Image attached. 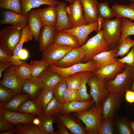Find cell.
<instances>
[{
  "label": "cell",
  "instance_id": "9f6ffc18",
  "mask_svg": "<svg viewBox=\"0 0 134 134\" xmlns=\"http://www.w3.org/2000/svg\"><path fill=\"white\" fill-rule=\"evenodd\" d=\"M13 64L12 62L0 63V78L2 76L3 72L6 69Z\"/></svg>",
  "mask_w": 134,
  "mask_h": 134
},
{
  "label": "cell",
  "instance_id": "f1b7e54d",
  "mask_svg": "<svg viewBox=\"0 0 134 134\" xmlns=\"http://www.w3.org/2000/svg\"><path fill=\"white\" fill-rule=\"evenodd\" d=\"M53 89L44 88L33 100L42 113L46 107L54 97Z\"/></svg>",
  "mask_w": 134,
  "mask_h": 134
},
{
  "label": "cell",
  "instance_id": "db71d44e",
  "mask_svg": "<svg viewBox=\"0 0 134 134\" xmlns=\"http://www.w3.org/2000/svg\"><path fill=\"white\" fill-rule=\"evenodd\" d=\"M54 122L57 124L58 130L57 134H69L68 129L66 126L61 122L58 121Z\"/></svg>",
  "mask_w": 134,
  "mask_h": 134
},
{
  "label": "cell",
  "instance_id": "ffe728a7",
  "mask_svg": "<svg viewBox=\"0 0 134 134\" xmlns=\"http://www.w3.org/2000/svg\"><path fill=\"white\" fill-rule=\"evenodd\" d=\"M28 25L35 41H38L41 31L44 25L37 10L32 9L28 13Z\"/></svg>",
  "mask_w": 134,
  "mask_h": 134
},
{
  "label": "cell",
  "instance_id": "91938a15",
  "mask_svg": "<svg viewBox=\"0 0 134 134\" xmlns=\"http://www.w3.org/2000/svg\"><path fill=\"white\" fill-rule=\"evenodd\" d=\"M40 121L39 118L37 116L33 120V124L38 126L40 123Z\"/></svg>",
  "mask_w": 134,
  "mask_h": 134
},
{
  "label": "cell",
  "instance_id": "f6af8a7d",
  "mask_svg": "<svg viewBox=\"0 0 134 134\" xmlns=\"http://www.w3.org/2000/svg\"><path fill=\"white\" fill-rule=\"evenodd\" d=\"M67 88L66 78H63L58 83L53 89L54 97L62 104L64 103L63 96Z\"/></svg>",
  "mask_w": 134,
  "mask_h": 134
},
{
  "label": "cell",
  "instance_id": "d4e9b609",
  "mask_svg": "<svg viewBox=\"0 0 134 134\" xmlns=\"http://www.w3.org/2000/svg\"><path fill=\"white\" fill-rule=\"evenodd\" d=\"M33 37L28 25L22 29L21 39L12 57L11 62L13 63V64L17 65L24 62L21 60L19 59V52L23 48L24 43H27L32 40Z\"/></svg>",
  "mask_w": 134,
  "mask_h": 134
},
{
  "label": "cell",
  "instance_id": "5b68a950",
  "mask_svg": "<svg viewBox=\"0 0 134 134\" xmlns=\"http://www.w3.org/2000/svg\"><path fill=\"white\" fill-rule=\"evenodd\" d=\"M22 29L7 26L0 32V48L13 55L21 38Z\"/></svg>",
  "mask_w": 134,
  "mask_h": 134
},
{
  "label": "cell",
  "instance_id": "be15d7a7",
  "mask_svg": "<svg viewBox=\"0 0 134 134\" xmlns=\"http://www.w3.org/2000/svg\"><path fill=\"white\" fill-rule=\"evenodd\" d=\"M67 1L70 4H72L75 0H64Z\"/></svg>",
  "mask_w": 134,
  "mask_h": 134
},
{
  "label": "cell",
  "instance_id": "f546056e",
  "mask_svg": "<svg viewBox=\"0 0 134 134\" xmlns=\"http://www.w3.org/2000/svg\"><path fill=\"white\" fill-rule=\"evenodd\" d=\"M118 50V48L117 46L96 55L92 60L102 67L117 60L116 55Z\"/></svg>",
  "mask_w": 134,
  "mask_h": 134
},
{
  "label": "cell",
  "instance_id": "2e32d148",
  "mask_svg": "<svg viewBox=\"0 0 134 134\" xmlns=\"http://www.w3.org/2000/svg\"><path fill=\"white\" fill-rule=\"evenodd\" d=\"M126 64L117 60L101 67L94 72L106 80L113 79L125 67Z\"/></svg>",
  "mask_w": 134,
  "mask_h": 134
},
{
  "label": "cell",
  "instance_id": "ab89813d",
  "mask_svg": "<svg viewBox=\"0 0 134 134\" xmlns=\"http://www.w3.org/2000/svg\"><path fill=\"white\" fill-rule=\"evenodd\" d=\"M122 26L121 37L119 42L127 36L134 35V22L127 18H123Z\"/></svg>",
  "mask_w": 134,
  "mask_h": 134
},
{
  "label": "cell",
  "instance_id": "7a4b0ae2",
  "mask_svg": "<svg viewBox=\"0 0 134 134\" xmlns=\"http://www.w3.org/2000/svg\"><path fill=\"white\" fill-rule=\"evenodd\" d=\"M134 80V68L126 64L124 68L111 80H106L109 93L123 94L130 90Z\"/></svg>",
  "mask_w": 134,
  "mask_h": 134
},
{
  "label": "cell",
  "instance_id": "816d5d0a",
  "mask_svg": "<svg viewBox=\"0 0 134 134\" xmlns=\"http://www.w3.org/2000/svg\"><path fill=\"white\" fill-rule=\"evenodd\" d=\"M117 60L134 68V45L126 55L121 58L117 59Z\"/></svg>",
  "mask_w": 134,
  "mask_h": 134
},
{
  "label": "cell",
  "instance_id": "8d00e7d4",
  "mask_svg": "<svg viewBox=\"0 0 134 134\" xmlns=\"http://www.w3.org/2000/svg\"><path fill=\"white\" fill-rule=\"evenodd\" d=\"M0 7L5 10L22 13L21 0H0Z\"/></svg>",
  "mask_w": 134,
  "mask_h": 134
},
{
  "label": "cell",
  "instance_id": "94428289",
  "mask_svg": "<svg viewBox=\"0 0 134 134\" xmlns=\"http://www.w3.org/2000/svg\"><path fill=\"white\" fill-rule=\"evenodd\" d=\"M129 124L134 134V121L129 122Z\"/></svg>",
  "mask_w": 134,
  "mask_h": 134
},
{
  "label": "cell",
  "instance_id": "836d02e7",
  "mask_svg": "<svg viewBox=\"0 0 134 134\" xmlns=\"http://www.w3.org/2000/svg\"><path fill=\"white\" fill-rule=\"evenodd\" d=\"M30 65L31 74L34 78L37 77L42 72L48 69L50 65L43 58L39 61L31 60Z\"/></svg>",
  "mask_w": 134,
  "mask_h": 134
},
{
  "label": "cell",
  "instance_id": "9c48e42d",
  "mask_svg": "<svg viewBox=\"0 0 134 134\" xmlns=\"http://www.w3.org/2000/svg\"><path fill=\"white\" fill-rule=\"evenodd\" d=\"M53 117L54 121H59L64 124L71 134H87L81 120L71 113L63 114L58 113Z\"/></svg>",
  "mask_w": 134,
  "mask_h": 134
},
{
  "label": "cell",
  "instance_id": "7402d4cb",
  "mask_svg": "<svg viewBox=\"0 0 134 134\" xmlns=\"http://www.w3.org/2000/svg\"><path fill=\"white\" fill-rule=\"evenodd\" d=\"M37 77L44 88L51 89H54L63 78L58 73L48 68L42 72Z\"/></svg>",
  "mask_w": 134,
  "mask_h": 134
},
{
  "label": "cell",
  "instance_id": "e7e4bbea",
  "mask_svg": "<svg viewBox=\"0 0 134 134\" xmlns=\"http://www.w3.org/2000/svg\"><path fill=\"white\" fill-rule=\"evenodd\" d=\"M132 2H134V0H130Z\"/></svg>",
  "mask_w": 134,
  "mask_h": 134
},
{
  "label": "cell",
  "instance_id": "30bf717a",
  "mask_svg": "<svg viewBox=\"0 0 134 134\" xmlns=\"http://www.w3.org/2000/svg\"><path fill=\"white\" fill-rule=\"evenodd\" d=\"M70 46L54 43L42 52L43 58L50 64L60 60L72 49Z\"/></svg>",
  "mask_w": 134,
  "mask_h": 134
},
{
  "label": "cell",
  "instance_id": "9a60e30c",
  "mask_svg": "<svg viewBox=\"0 0 134 134\" xmlns=\"http://www.w3.org/2000/svg\"><path fill=\"white\" fill-rule=\"evenodd\" d=\"M85 55V51L81 47L73 48L63 58L54 64L60 67H68L81 63Z\"/></svg>",
  "mask_w": 134,
  "mask_h": 134
},
{
  "label": "cell",
  "instance_id": "52a82bcc",
  "mask_svg": "<svg viewBox=\"0 0 134 134\" xmlns=\"http://www.w3.org/2000/svg\"><path fill=\"white\" fill-rule=\"evenodd\" d=\"M101 67L100 65L91 60L87 62L81 63L65 68L59 67L54 64H51L48 69L58 73L63 78H66L75 73L82 71H89L94 72Z\"/></svg>",
  "mask_w": 134,
  "mask_h": 134
},
{
  "label": "cell",
  "instance_id": "6f0895ef",
  "mask_svg": "<svg viewBox=\"0 0 134 134\" xmlns=\"http://www.w3.org/2000/svg\"><path fill=\"white\" fill-rule=\"evenodd\" d=\"M29 56V54L27 50L22 48L19 52V57L21 60H25L28 58Z\"/></svg>",
  "mask_w": 134,
  "mask_h": 134
},
{
  "label": "cell",
  "instance_id": "681fc988",
  "mask_svg": "<svg viewBox=\"0 0 134 134\" xmlns=\"http://www.w3.org/2000/svg\"><path fill=\"white\" fill-rule=\"evenodd\" d=\"M14 96L11 90L0 85V102L6 103L12 99Z\"/></svg>",
  "mask_w": 134,
  "mask_h": 134
},
{
  "label": "cell",
  "instance_id": "c3c4849f",
  "mask_svg": "<svg viewBox=\"0 0 134 134\" xmlns=\"http://www.w3.org/2000/svg\"><path fill=\"white\" fill-rule=\"evenodd\" d=\"M111 119H112L108 118L103 119L98 134H114V129Z\"/></svg>",
  "mask_w": 134,
  "mask_h": 134
},
{
  "label": "cell",
  "instance_id": "4316f807",
  "mask_svg": "<svg viewBox=\"0 0 134 134\" xmlns=\"http://www.w3.org/2000/svg\"><path fill=\"white\" fill-rule=\"evenodd\" d=\"M43 88L42 83L37 77L26 80L23 85L22 89L33 100Z\"/></svg>",
  "mask_w": 134,
  "mask_h": 134
},
{
  "label": "cell",
  "instance_id": "60d3db41",
  "mask_svg": "<svg viewBox=\"0 0 134 134\" xmlns=\"http://www.w3.org/2000/svg\"><path fill=\"white\" fill-rule=\"evenodd\" d=\"M98 18L102 20H107L113 18L114 15L112 9L109 6L107 2H98L97 5Z\"/></svg>",
  "mask_w": 134,
  "mask_h": 134
},
{
  "label": "cell",
  "instance_id": "83f0119b",
  "mask_svg": "<svg viewBox=\"0 0 134 134\" xmlns=\"http://www.w3.org/2000/svg\"><path fill=\"white\" fill-rule=\"evenodd\" d=\"M54 43L75 48L80 47L77 38L73 34L60 31L57 33Z\"/></svg>",
  "mask_w": 134,
  "mask_h": 134
},
{
  "label": "cell",
  "instance_id": "8992f818",
  "mask_svg": "<svg viewBox=\"0 0 134 134\" xmlns=\"http://www.w3.org/2000/svg\"><path fill=\"white\" fill-rule=\"evenodd\" d=\"M106 80L94 72L88 80L87 84L90 87V94L97 106L101 104L109 93Z\"/></svg>",
  "mask_w": 134,
  "mask_h": 134
},
{
  "label": "cell",
  "instance_id": "d6a6232c",
  "mask_svg": "<svg viewBox=\"0 0 134 134\" xmlns=\"http://www.w3.org/2000/svg\"><path fill=\"white\" fill-rule=\"evenodd\" d=\"M30 98L28 94L15 96L5 103L3 107L5 110L16 112L20 106Z\"/></svg>",
  "mask_w": 134,
  "mask_h": 134
},
{
  "label": "cell",
  "instance_id": "1f68e13d",
  "mask_svg": "<svg viewBox=\"0 0 134 134\" xmlns=\"http://www.w3.org/2000/svg\"><path fill=\"white\" fill-rule=\"evenodd\" d=\"M40 122L38 126L42 134H57L53 126V117L50 116L43 114L37 116Z\"/></svg>",
  "mask_w": 134,
  "mask_h": 134
},
{
  "label": "cell",
  "instance_id": "603a6c76",
  "mask_svg": "<svg viewBox=\"0 0 134 134\" xmlns=\"http://www.w3.org/2000/svg\"><path fill=\"white\" fill-rule=\"evenodd\" d=\"M3 114L8 121L16 125L20 124H33L36 116L34 115L26 114L3 109Z\"/></svg>",
  "mask_w": 134,
  "mask_h": 134
},
{
  "label": "cell",
  "instance_id": "f907efd6",
  "mask_svg": "<svg viewBox=\"0 0 134 134\" xmlns=\"http://www.w3.org/2000/svg\"><path fill=\"white\" fill-rule=\"evenodd\" d=\"M118 128L119 134H133V132L130 127L129 122L119 121L118 122Z\"/></svg>",
  "mask_w": 134,
  "mask_h": 134
},
{
  "label": "cell",
  "instance_id": "6125c7cd",
  "mask_svg": "<svg viewBox=\"0 0 134 134\" xmlns=\"http://www.w3.org/2000/svg\"><path fill=\"white\" fill-rule=\"evenodd\" d=\"M130 90L134 92V80L132 83Z\"/></svg>",
  "mask_w": 134,
  "mask_h": 134
},
{
  "label": "cell",
  "instance_id": "5bb4252c",
  "mask_svg": "<svg viewBox=\"0 0 134 134\" xmlns=\"http://www.w3.org/2000/svg\"><path fill=\"white\" fill-rule=\"evenodd\" d=\"M123 94L109 93L102 103L103 119H112L120 103Z\"/></svg>",
  "mask_w": 134,
  "mask_h": 134
},
{
  "label": "cell",
  "instance_id": "bcb514c9",
  "mask_svg": "<svg viewBox=\"0 0 134 134\" xmlns=\"http://www.w3.org/2000/svg\"><path fill=\"white\" fill-rule=\"evenodd\" d=\"M63 98L64 103L82 101L78 90L71 88H67L64 94Z\"/></svg>",
  "mask_w": 134,
  "mask_h": 134
},
{
  "label": "cell",
  "instance_id": "680465c9",
  "mask_svg": "<svg viewBox=\"0 0 134 134\" xmlns=\"http://www.w3.org/2000/svg\"><path fill=\"white\" fill-rule=\"evenodd\" d=\"M15 130V128H12L5 132L0 133V134H14Z\"/></svg>",
  "mask_w": 134,
  "mask_h": 134
},
{
  "label": "cell",
  "instance_id": "e575fe53",
  "mask_svg": "<svg viewBox=\"0 0 134 134\" xmlns=\"http://www.w3.org/2000/svg\"><path fill=\"white\" fill-rule=\"evenodd\" d=\"M17 112L37 116L43 113L39 110L33 100H28L19 107Z\"/></svg>",
  "mask_w": 134,
  "mask_h": 134
},
{
  "label": "cell",
  "instance_id": "7dc6e473",
  "mask_svg": "<svg viewBox=\"0 0 134 134\" xmlns=\"http://www.w3.org/2000/svg\"><path fill=\"white\" fill-rule=\"evenodd\" d=\"M5 103L0 102V132H5L12 128L15 125L7 120L3 114V109Z\"/></svg>",
  "mask_w": 134,
  "mask_h": 134
},
{
  "label": "cell",
  "instance_id": "4dcf8cb0",
  "mask_svg": "<svg viewBox=\"0 0 134 134\" xmlns=\"http://www.w3.org/2000/svg\"><path fill=\"white\" fill-rule=\"evenodd\" d=\"M22 13L27 14L33 8L43 5L55 6L60 1L56 0H21Z\"/></svg>",
  "mask_w": 134,
  "mask_h": 134
},
{
  "label": "cell",
  "instance_id": "7c38bea8",
  "mask_svg": "<svg viewBox=\"0 0 134 134\" xmlns=\"http://www.w3.org/2000/svg\"><path fill=\"white\" fill-rule=\"evenodd\" d=\"M66 11L71 28L87 24L83 14L82 4L79 0H75L67 6Z\"/></svg>",
  "mask_w": 134,
  "mask_h": 134
},
{
  "label": "cell",
  "instance_id": "44dd1931",
  "mask_svg": "<svg viewBox=\"0 0 134 134\" xmlns=\"http://www.w3.org/2000/svg\"><path fill=\"white\" fill-rule=\"evenodd\" d=\"M67 6L65 2H59L55 6L57 19L55 26L57 32L71 28L66 11Z\"/></svg>",
  "mask_w": 134,
  "mask_h": 134
},
{
  "label": "cell",
  "instance_id": "f35d334b",
  "mask_svg": "<svg viewBox=\"0 0 134 134\" xmlns=\"http://www.w3.org/2000/svg\"><path fill=\"white\" fill-rule=\"evenodd\" d=\"M134 45V40L128 36H127L120 42L117 46L118 50L116 54L117 58L118 56L123 57L130 51V49Z\"/></svg>",
  "mask_w": 134,
  "mask_h": 134
},
{
  "label": "cell",
  "instance_id": "e0dca14e",
  "mask_svg": "<svg viewBox=\"0 0 134 134\" xmlns=\"http://www.w3.org/2000/svg\"><path fill=\"white\" fill-rule=\"evenodd\" d=\"M57 32L55 26H43L38 41L39 51L42 52L54 43Z\"/></svg>",
  "mask_w": 134,
  "mask_h": 134
},
{
  "label": "cell",
  "instance_id": "3957f363",
  "mask_svg": "<svg viewBox=\"0 0 134 134\" xmlns=\"http://www.w3.org/2000/svg\"><path fill=\"white\" fill-rule=\"evenodd\" d=\"M81 47L85 52L83 61L85 63L91 60L96 55L112 49L104 37L103 30L97 32Z\"/></svg>",
  "mask_w": 134,
  "mask_h": 134
},
{
  "label": "cell",
  "instance_id": "d6986e66",
  "mask_svg": "<svg viewBox=\"0 0 134 134\" xmlns=\"http://www.w3.org/2000/svg\"><path fill=\"white\" fill-rule=\"evenodd\" d=\"M81 3L84 16L87 24L98 21V11L97 0H78Z\"/></svg>",
  "mask_w": 134,
  "mask_h": 134
},
{
  "label": "cell",
  "instance_id": "11a10c76",
  "mask_svg": "<svg viewBox=\"0 0 134 134\" xmlns=\"http://www.w3.org/2000/svg\"><path fill=\"white\" fill-rule=\"evenodd\" d=\"M125 93V98L126 101L130 103H134V92L129 90Z\"/></svg>",
  "mask_w": 134,
  "mask_h": 134
},
{
  "label": "cell",
  "instance_id": "ba28073f",
  "mask_svg": "<svg viewBox=\"0 0 134 134\" xmlns=\"http://www.w3.org/2000/svg\"><path fill=\"white\" fill-rule=\"evenodd\" d=\"M16 66L13 64L4 71L0 83V85L11 90L14 96L21 93L26 80L22 79L18 75L15 69Z\"/></svg>",
  "mask_w": 134,
  "mask_h": 134
},
{
  "label": "cell",
  "instance_id": "cb8c5ba5",
  "mask_svg": "<svg viewBox=\"0 0 134 134\" xmlns=\"http://www.w3.org/2000/svg\"><path fill=\"white\" fill-rule=\"evenodd\" d=\"M44 26L49 27L56 26L57 19L55 6L49 5L44 8L37 10Z\"/></svg>",
  "mask_w": 134,
  "mask_h": 134
},
{
  "label": "cell",
  "instance_id": "7bdbcfd3",
  "mask_svg": "<svg viewBox=\"0 0 134 134\" xmlns=\"http://www.w3.org/2000/svg\"><path fill=\"white\" fill-rule=\"evenodd\" d=\"M85 71L77 72L66 78L68 88L78 90Z\"/></svg>",
  "mask_w": 134,
  "mask_h": 134
},
{
  "label": "cell",
  "instance_id": "4fadbf2b",
  "mask_svg": "<svg viewBox=\"0 0 134 134\" xmlns=\"http://www.w3.org/2000/svg\"><path fill=\"white\" fill-rule=\"evenodd\" d=\"M100 30L98 21L93 23L65 29L61 31L68 32L74 35L78 40L81 47L92 32L95 31L98 32Z\"/></svg>",
  "mask_w": 134,
  "mask_h": 134
},
{
  "label": "cell",
  "instance_id": "484cf974",
  "mask_svg": "<svg viewBox=\"0 0 134 134\" xmlns=\"http://www.w3.org/2000/svg\"><path fill=\"white\" fill-rule=\"evenodd\" d=\"M115 16L116 18H125L134 21V2L127 5L115 4L112 7Z\"/></svg>",
  "mask_w": 134,
  "mask_h": 134
},
{
  "label": "cell",
  "instance_id": "ac0fdd59",
  "mask_svg": "<svg viewBox=\"0 0 134 134\" xmlns=\"http://www.w3.org/2000/svg\"><path fill=\"white\" fill-rule=\"evenodd\" d=\"M94 104L95 101L92 99L85 101H75L64 103L58 113L65 114L82 112L89 110Z\"/></svg>",
  "mask_w": 134,
  "mask_h": 134
},
{
  "label": "cell",
  "instance_id": "8fae6325",
  "mask_svg": "<svg viewBox=\"0 0 134 134\" xmlns=\"http://www.w3.org/2000/svg\"><path fill=\"white\" fill-rule=\"evenodd\" d=\"M28 14L5 10L2 13L0 25L10 24L18 29L22 30L28 25Z\"/></svg>",
  "mask_w": 134,
  "mask_h": 134
},
{
  "label": "cell",
  "instance_id": "ee69618b",
  "mask_svg": "<svg viewBox=\"0 0 134 134\" xmlns=\"http://www.w3.org/2000/svg\"><path fill=\"white\" fill-rule=\"evenodd\" d=\"M15 69L18 75L22 79H31L33 78L31 74V65L26 62L16 65Z\"/></svg>",
  "mask_w": 134,
  "mask_h": 134
},
{
  "label": "cell",
  "instance_id": "b9f144b4",
  "mask_svg": "<svg viewBox=\"0 0 134 134\" xmlns=\"http://www.w3.org/2000/svg\"><path fill=\"white\" fill-rule=\"evenodd\" d=\"M63 105V104L54 97L46 107L43 114L47 116L53 117L59 112Z\"/></svg>",
  "mask_w": 134,
  "mask_h": 134
},
{
  "label": "cell",
  "instance_id": "6da1fadb",
  "mask_svg": "<svg viewBox=\"0 0 134 134\" xmlns=\"http://www.w3.org/2000/svg\"><path fill=\"white\" fill-rule=\"evenodd\" d=\"M73 115L84 124L87 134H99L103 120L102 104L97 106L95 104L88 110Z\"/></svg>",
  "mask_w": 134,
  "mask_h": 134
},
{
  "label": "cell",
  "instance_id": "74e56055",
  "mask_svg": "<svg viewBox=\"0 0 134 134\" xmlns=\"http://www.w3.org/2000/svg\"><path fill=\"white\" fill-rule=\"evenodd\" d=\"M94 72L85 71L82 76L80 85L78 90L82 101H85L92 99L87 91L86 84L88 79Z\"/></svg>",
  "mask_w": 134,
  "mask_h": 134
},
{
  "label": "cell",
  "instance_id": "d590c367",
  "mask_svg": "<svg viewBox=\"0 0 134 134\" xmlns=\"http://www.w3.org/2000/svg\"><path fill=\"white\" fill-rule=\"evenodd\" d=\"M16 126L15 134H42L38 127L33 124H20Z\"/></svg>",
  "mask_w": 134,
  "mask_h": 134
},
{
  "label": "cell",
  "instance_id": "277c9868",
  "mask_svg": "<svg viewBox=\"0 0 134 134\" xmlns=\"http://www.w3.org/2000/svg\"><path fill=\"white\" fill-rule=\"evenodd\" d=\"M122 18H116L111 20H102L101 27L104 37L112 49L118 45L121 37Z\"/></svg>",
  "mask_w": 134,
  "mask_h": 134
},
{
  "label": "cell",
  "instance_id": "f5cc1de1",
  "mask_svg": "<svg viewBox=\"0 0 134 134\" xmlns=\"http://www.w3.org/2000/svg\"><path fill=\"white\" fill-rule=\"evenodd\" d=\"M12 55L0 48V62H10Z\"/></svg>",
  "mask_w": 134,
  "mask_h": 134
}]
</instances>
